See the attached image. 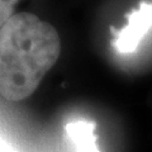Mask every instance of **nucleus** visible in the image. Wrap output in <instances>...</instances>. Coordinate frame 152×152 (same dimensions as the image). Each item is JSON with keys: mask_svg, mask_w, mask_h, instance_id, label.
<instances>
[{"mask_svg": "<svg viewBox=\"0 0 152 152\" xmlns=\"http://www.w3.org/2000/svg\"><path fill=\"white\" fill-rule=\"evenodd\" d=\"M61 53L56 28L36 14L15 13L0 29V94L20 102L37 90Z\"/></svg>", "mask_w": 152, "mask_h": 152, "instance_id": "1", "label": "nucleus"}, {"mask_svg": "<svg viewBox=\"0 0 152 152\" xmlns=\"http://www.w3.org/2000/svg\"><path fill=\"white\" fill-rule=\"evenodd\" d=\"M126 18L127 24L121 29L110 27L112 43L121 53H132L138 48L141 41L152 28V3L141 1L140 7L128 13Z\"/></svg>", "mask_w": 152, "mask_h": 152, "instance_id": "2", "label": "nucleus"}, {"mask_svg": "<svg viewBox=\"0 0 152 152\" xmlns=\"http://www.w3.org/2000/svg\"><path fill=\"white\" fill-rule=\"evenodd\" d=\"M95 127L96 124L90 121H75L65 127V131L76 146V152H100L94 134Z\"/></svg>", "mask_w": 152, "mask_h": 152, "instance_id": "3", "label": "nucleus"}, {"mask_svg": "<svg viewBox=\"0 0 152 152\" xmlns=\"http://www.w3.org/2000/svg\"><path fill=\"white\" fill-rule=\"evenodd\" d=\"M19 0H0V29L10 19L15 12Z\"/></svg>", "mask_w": 152, "mask_h": 152, "instance_id": "4", "label": "nucleus"}]
</instances>
